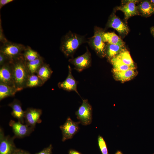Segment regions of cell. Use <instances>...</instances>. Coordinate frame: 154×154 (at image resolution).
Segmentation results:
<instances>
[{"label":"cell","mask_w":154,"mask_h":154,"mask_svg":"<svg viewBox=\"0 0 154 154\" xmlns=\"http://www.w3.org/2000/svg\"><path fill=\"white\" fill-rule=\"evenodd\" d=\"M10 62L12 65L15 87L17 92L19 91L26 88L28 78L31 74L22 55Z\"/></svg>","instance_id":"1"},{"label":"cell","mask_w":154,"mask_h":154,"mask_svg":"<svg viewBox=\"0 0 154 154\" xmlns=\"http://www.w3.org/2000/svg\"><path fill=\"white\" fill-rule=\"evenodd\" d=\"M86 41L84 36L69 31L62 38L60 49L66 56L72 57L78 48Z\"/></svg>","instance_id":"2"},{"label":"cell","mask_w":154,"mask_h":154,"mask_svg":"<svg viewBox=\"0 0 154 154\" xmlns=\"http://www.w3.org/2000/svg\"><path fill=\"white\" fill-rule=\"evenodd\" d=\"M104 32L102 29L95 27L94 35L89 38L88 41L91 47L98 55L102 57L106 56V45L102 38V35Z\"/></svg>","instance_id":"3"},{"label":"cell","mask_w":154,"mask_h":154,"mask_svg":"<svg viewBox=\"0 0 154 154\" xmlns=\"http://www.w3.org/2000/svg\"><path fill=\"white\" fill-rule=\"evenodd\" d=\"M26 47L22 44L8 41L1 46L0 52L5 55L9 61H11L22 56Z\"/></svg>","instance_id":"4"},{"label":"cell","mask_w":154,"mask_h":154,"mask_svg":"<svg viewBox=\"0 0 154 154\" xmlns=\"http://www.w3.org/2000/svg\"><path fill=\"white\" fill-rule=\"evenodd\" d=\"M92 110L87 99L82 100V102L75 114L77 119L82 125H87L91 123L92 119Z\"/></svg>","instance_id":"5"},{"label":"cell","mask_w":154,"mask_h":154,"mask_svg":"<svg viewBox=\"0 0 154 154\" xmlns=\"http://www.w3.org/2000/svg\"><path fill=\"white\" fill-rule=\"evenodd\" d=\"M68 61L74 66V69L79 72L90 67L92 64L91 55L87 48L83 54L75 58H72Z\"/></svg>","instance_id":"6"},{"label":"cell","mask_w":154,"mask_h":154,"mask_svg":"<svg viewBox=\"0 0 154 154\" xmlns=\"http://www.w3.org/2000/svg\"><path fill=\"white\" fill-rule=\"evenodd\" d=\"M13 136H5L2 128H0V154H14L17 148L14 142Z\"/></svg>","instance_id":"7"},{"label":"cell","mask_w":154,"mask_h":154,"mask_svg":"<svg viewBox=\"0 0 154 154\" xmlns=\"http://www.w3.org/2000/svg\"><path fill=\"white\" fill-rule=\"evenodd\" d=\"M80 123L79 121H73L69 117L67 118L64 123L60 126L62 134V141L73 137L78 130Z\"/></svg>","instance_id":"8"},{"label":"cell","mask_w":154,"mask_h":154,"mask_svg":"<svg viewBox=\"0 0 154 154\" xmlns=\"http://www.w3.org/2000/svg\"><path fill=\"white\" fill-rule=\"evenodd\" d=\"M9 125L12 128L14 133V136L15 138H21L28 136L34 130V128L24 124L18 121L16 122L11 119L9 123Z\"/></svg>","instance_id":"9"},{"label":"cell","mask_w":154,"mask_h":154,"mask_svg":"<svg viewBox=\"0 0 154 154\" xmlns=\"http://www.w3.org/2000/svg\"><path fill=\"white\" fill-rule=\"evenodd\" d=\"M25 112V122L27 125L35 128L37 123L41 122L42 111L40 109L28 108Z\"/></svg>","instance_id":"10"},{"label":"cell","mask_w":154,"mask_h":154,"mask_svg":"<svg viewBox=\"0 0 154 154\" xmlns=\"http://www.w3.org/2000/svg\"><path fill=\"white\" fill-rule=\"evenodd\" d=\"M107 27L112 28L121 35H125L127 34L129 31L127 25L113 12L109 18L107 24Z\"/></svg>","instance_id":"11"},{"label":"cell","mask_w":154,"mask_h":154,"mask_svg":"<svg viewBox=\"0 0 154 154\" xmlns=\"http://www.w3.org/2000/svg\"><path fill=\"white\" fill-rule=\"evenodd\" d=\"M0 82L15 87L12 65L10 61L0 67Z\"/></svg>","instance_id":"12"},{"label":"cell","mask_w":154,"mask_h":154,"mask_svg":"<svg viewBox=\"0 0 154 154\" xmlns=\"http://www.w3.org/2000/svg\"><path fill=\"white\" fill-rule=\"evenodd\" d=\"M123 2H124L123 3L124 5L117 7V9L124 13L125 20L127 21L132 16L139 15L137 6L135 5L138 2V1L127 0Z\"/></svg>","instance_id":"13"},{"label":"cell","mask_w":154,"mask_h":154,"mask_svg":"<svg viewBox=\"0 0 154 154\" xmlns=\"http://www.w3.org/2000/svg\"><path fill=\"white\" fill-rule=\"evenodd\" d=\"M78 82L76 81L72 74L70 66H68V73L65 80L58 84V87L61 89L68 91H74L80 96L77 90Z\"/></svg>","instance_id":"14"},{"label":"cell","mask_w":154,"mask_h":154,"mask_svg":"<svg viewBox=\"0 0 154 154\" xmlns=\"http://www.w3.org/2000/svg\"><path fill=\"white\" fill-rule=\"evenodd\" d=\"M8 106L12 109L11 115L14 118L17 119L18 121L22 123H25V111L22 108L21 104L17 99H15L11 103L8 104Z\"/></svg>","instance_id":"15"},{"label":"cell","mask_w":154,"mask_h":154,"mask_svg":"<svg viewBox=\"0 0 154 154\" xmlns=\"http://www.w3.org/2000/svg\"><path fill=\"white\" fill-rule=\"evenodd\" d=\"M140 14L145 17H148L154 14V5L150 1L145 0L141 1L137 6Z\"/></svg>","instance_id":"16"},{"label":"cell","mask_w":154,"mask_h":154,"mask_svg":"<svg viewBox=\"0 0 154 154\" xmlns=\"http://www.w3.org/2000/svg\"><path fill=\"white\" fill-rule=\"evenodd\" d=\"M114 76L117 80L123 82L133 78L135 74L134 69L121 71H113Z\"/></svg>","instance_id":"17"},{"label":"cell","mask_w":154,"mask_h":154,"mask_svg":"<svg viewBox=\"0 0 154 154\" xmlns=\"http://www.w3.org/2000/svg\"><path fill=\"white\" fill-rule=\"evenodd\" d=\"M102 38L104 42L124 46V43L122 40L114 32H104Z\"/></svg>","instance_id":"18"},{"label":"cell","mask_w":154,"mask_h":154,"mask_svg":"<svg viewBox=\"0 0 154 154\" xmlns=\"http://www.w3.org/2000/svg\"><path fill=\"white\" fill-rule=\"evenodd\" d=\"M52 71L49 65L44 63L37 72V75L44 84L50 77Z\"/></svg>","instance_id":"19"},{"label":"cell","mask_w":154,"mask_h":154,"mask_svg":"<svg viewBox=\"0 0 154 154\" xmlns=\"http://www.w3.org/2000/svg\"><path fill=\"white\" fill-rule=\"evenodd\" d=\"M17 92L15 87L0 82V100L9 97L15 96Z\"/></svg>","instance_id":"20"},{"label":"cell","mask_w":154,"mask_h":154,"mask_svg":"<svg viewBox=\"0 0 154 154\" xmlns=\"http://www.w3.org/2000/svg\"><path fill=\"white\" fill-rule=\"evenodd\" d=\"M124 48V46L107 43L105 49L106 56L110 60L117 55Z\"/></svg>","instance_id":"21"},{"label":"cell","mask_w":154,"mask_h":154,"mask_svg":"<svg viewBox=\"0 0 154 154\" xmlns=\"http://www.w3.org/2000/svg\"><path fill=\"white\" fill-rule=\"evenodd\" d=\"M44 63L43 58L41 56L33 61L26 62L27 69L30 74L36 73Z\"/></svg>","instance_id":"22"},{"label":"cell","mask_w":154,"mask_h":154,"mask_svg":"<svg viewBox=\"0 0 154 154\" xmlns=\"http://www.w3.org/2000/svg\"><path fill=\"white\" fill-rule=\"evenodd\" d=\"M110 60L113 66V71H123L133 68L124 63L117 56Z\"/></svg>","instance_id":"23"},{"label":"cell","mask_w":154,"mask_h":154,"mask_svg":"<svg viewBox=\"0 0 154 154\" xmlns=\"http://www.w3.org/2000/svg\"><path fill=\"white\" fill-rule=\"evenodd\" d=\"M124 63L135 69V66L129 52L124 48L116 56Z\"/></svg>","instance_id":"24"},{"label":"cell","mask_w":154,"mask_h":154,"mask_svg":"<svg viewBox=\"0 0 154 154\" xmlns=\"http://www.w3.org/2000/svg\"><path fill=\"white\" fill-rule=\"evenodd\" d=\"M22 56L26 62L33 61L40 56L37 51L29 46L26 47L23 53Z\"/></svg>","instance_id":"25"},{"label":"cell","mask_w":154,"mask_h":154,"mask_svg":"<svg viewBox=\"0 0 154 154\" xmlns=\"http://www.w3.org/2000/svg\"><path fill=\"white\" fill-rule=\"evenodd\" d=\"M43 84L38 77L35 74L30 75L27 80L26 88H32L42 86Z\"/></svg>","instance_id":"26"},{"label":"cell","mask_w":154,"mask_h":154,"mask_svg":"<svg viewBox=\"0 0 154 154\" xmlns=\"http://www.w3.org/2000/svg\"><path fill=\"white\" fill-rule=\"evenodd\" d=\"M98 145L102 154H109L106 143L103 137L99 135L98 138Z\"/></svg>","instance_id":"27"},{"label":"cell","mask_w":154,"mask_h":154,"mask_svg":"<svg viewBox=\"0 0 154 154\" xmlns=\"http://www.w3.org/2000/svg\"><path fill=\"white\" fill-rule=\"evenodd\" d=\"M52 147L51 144L35 154H52Z\"/></svg>","instance_id":"28"},{"label":"cell","mask_w":154,"mask_h":154,"mask_svg":"<svg viewBox=\"0 0 154 154\" xmlns=\"http://www.w3.org/2000/svg\"><path fill=\"white\" fill-rule=\"evenodd\" d=\"M9 62L7 58L3 54L0 52V65L1 66L6 63Z\"/></svg>","instance_id":"29"},{"label":"cell","mask_w":154,"mask_h":154,"mask_svg":"<svg viewBox=\"0 0 154 154\" xmlns=\"http://www.w3.org/2000/svg\"><path fill=\"white\" fill-rule=\"evenodd\" d=\"M0 21V40L1 42H3V44L5 43L8 41L5 37L3 33V30L2 29Z\"/></svg>","instance_id":"30"},{"label":"cell","mask_w":154,"mask_h":154,"mask_svg":"<svg viewBox=\"0 0 154 154\" xmlns=\"http://www.w3.org/2000/svg\"><path fill=\"white\" fill-rule=\"evenodd\" d=\"M13 0H0V9L6 4L12 2Z\"/></svg>","instance_id":"31"},{"label":"cell","mask_w":154,"mask_h":154,"mask_svg":"<svg viewBox=\"0 0 154 154\" xmlns=\"http://www.w3.org/2000/svg\"><path fill=\"white\" fill-rule=\"evenodd\" d=\"M14 154H31L25 150L18 149H17Z\"/></svg>","instance_id":"32"},{"label":"cell","mask_w":154,"mask_h":154,"mask_svg":"<svg viewBox=\"0 0 154 154\" xmlns=\"http://www.w3.org/2000/svg\"><path fill=\"white\" fill-rule=\"evenodd\" d=\"M69 153V154H81L78 152L73 150H70Z\"/></svg>","instance_id":"33"},{"label":"cell","mask_w":154,"mask_h":154,"mask_svg":"<svg viewBox=\"0 0 154 154\" xmlns=\"http://www.w3.org/2000/svg\"><path fill=\"white\" fill-rule=\"evenodd\" d=\"M150 32L154 38V26L150 28Z\"/></svg>","instance_id":"34"},{"label":"cell","mask_w":154,"mask_h":154,"mask_svg":"<svg viewBox=\"0 0 154 154\" xmlns=\"http://www.w3.org/2000/svg\"><path fill=\"white\" fill-rule=\"evenodd\" d=\"M115 154H123L121 151H117Z\"/></svg>","instance_id":"35"},{"label":"cell","mask_w":154,"mask_h":154,"mask_svg":"<svg viewBox=\"0 0 154 154\" xmlns=\"http://www.w3.org/2000/svg\"><path fill=\"white\" fill-rule=\"evenodd\" d=\"M150 1L154 5V0H151Z\"/></svg>","instance_id":"36"}]
</instances>
